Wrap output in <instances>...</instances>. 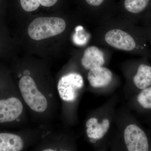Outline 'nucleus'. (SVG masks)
Listing matches in <instances>:
<instances>
[{
  "mask_svg": "<svg viewBox=\"0 0 151 151\" xmlns=\"http://www.w3.org/2000/svg\"><path fill=\"white\" fill-rule=\"evenodd\" d=\"M66 23L59 17H38L31 23L28 28L29 35L32 39L40 40L63 32Z\"/></svg>",
  "mask_w": 151,
  "mask_h": 151,
  "instance_id": "nucleus-1",
  "label": "nucleus"
},
{
  "mask_svg": "<svg viewBox=\"0 0 151 151\" xmlns=\"http://www.w3.org/2000/svg\"><path fill=\"white\" fill-rule=\"evenodd\" d=\"M19 88L25 103L33 111L42 113L47 106L46 97L39 90L35 81L30 76H25L21 78Z\"/></svg>",
  "mask_w": 151,
  "mask_h": 151,
  "instance_id": "nucleus-2",
  "label": "nucleus"
},
{
  "mask_svg": "<svg viewBox=\"0 0 151 151\" xmlns=\"http://www.w3.org/2000/svg\"><path fill=\"white\" fill-rule=\"evenodd\" d=\"M84 86L83 77L78 73H72L64 76L60 79L58 89L60 98L65 101H73L76 91Z\"/></svg>",
  "mask_w": 151,
  "mask_h": 151,
  "instance_id": "nucleus-3",
  "label": "nucleus"
},
{
  "mask_svg": "<svg viewBox=\"0 0 151 151\" xmlns=\"http://www.w3.org/2000/svg\"><path fill=\"white\" fill-rule=\"evenodd\" d=\"M124 139L129 151H147L149 150L148 139L145 132L134 124L127 126L124 132Z\"/></svg>",
  "mask_w": 151,
  "mask_h": 151,
  "instance_id": "nucleus-4",
  "label": "nucleus"
},
{
  "mask_svg": "<svg viewBox=\"0 0 151 151\" xmlns=\"http://www.w3.org/2000/svg\"><path fill=\"white\" fill-rule=\"evenodd\" d=\"M105 39L108 44L118 49L131 51L136 47V42L132 37L122 30L109 31L106 33Z\"/></svg>",
  "mask_w": 151,
  "mask_h": 151,
  "instance_id": "nucleus-5",
  "label": "nucleus"
},
{
  "mask_svg": "<svg viewBox=\"0 0 151 151\" xmlns=\"http://www.w3.org/2000/svg\"><path fill=\"white\" fill-rule=\"evenodd\" d=\"M23 106L16 97L0 100V123L12 122L21 115Z\"/></svg>",
  "mask_w": 151,
  "mask_h": 151,
  "instance_id": "nucleus-6",
  "label": "nucleus"
},
{
  "mask_svg": "<svg viewBox=\"0 0 151 151\" xmlns=\"http://www.w3.org/2000/svg\"><path fill=\"white\" fill-rule=\"evenodd\" d=\"M112 78L113 74L111 70L102 66L90 69L87 77L90 85L94 88L108 86Z\"/></svg>",
  "mask_w": 151,
  "mask_h": 151,
  "instance_id": "nucleus-7",
  "label": "nucleus"
},
{
  "mask_svg": "<svg viewBox=\"0 0 151 151\" xmlns=\"http://www.w3.org/2000/svg\"><path fill=\"white\" fill-rule=\"evenodd\" d=\"M105 61L103 52L94 46L89 47L85 50L81 60L82 65L89 70L103 66Z\"/></svg>",
  "mask_w": 151,
  "mask_h": 151,
  "instance_id": "nucleus-8",
  "label": "nucleus"
},
{
  "mask_svg": "<svg viewBox=\"0 0 151 151\" xmlns=\"http://www.w3.org/2000/svg\"><path fill=\"white\" fill-rule=\"evenodd\" d=\"M24 143L19 136L9 133H0V151H20Z\"/></svg>",
  "mask_w": 151,
  "mask_h": 151,
  "instance_id": "nucleus-9",
  "label": "nucleus"
},
{
  "mask_svg": "<svg viewBox=\"0 0 151 151\" xmlns=\"http://www.w3.org/2000/svg\"><path fill=\"white\" fill-rule=\"evenodd\" d=\"M135 85L139 89H145L151 85V66L141 64L134 77Z\"/></svg>",
  "mask_w": 151,
  "mask_h": 151,
  "instance_id": "nucleus-10",
  "label": "nucleus"
},
{
  "mask_svg": "<svg viewBox=\"0 0 151 151\" xmlns=\"http://www.w3.org/2000/svg\"><path fill=\"white\" fill-rule=\"evenodd\" d=\"M150 0H124V6L128 12L138 14L145 9Z\"/></svg>",
  "mask_w": 151,
  "mask_h": 151,
  "instance_id": "nucleus-11",
  "label": "nucleus"
},
{
  "mask_svg": "<svg viewBox=\"0 0 151 151\" xmlns=\"http://www.w3.org/2000/svg\"><path fill=\"white\" fill-rule=\"evenodd\" d=\"M140 105L146 109H151V86L143 89L137 97Z\"/></svg>",
  "mask_w": 151,
  "mask_h": 151,
  "instance_id": "nucleus-12",
  "label": "nucleus"
},
{
  "mask_svg": "<svg viewBox=\"0 0 151 151\" xmlns=\"http://www.w3.org/2000/svg\"><path fill=\"white\" fill-rule=\"evenodd\" d=\"M76 32L73 35V40L74 42L78 45H84L87 43L89 38V35L84 32L83 27L78 26L76 29Z\"/></svg>",
  "mask_w": 151,
  "mask_h": 151,
  "instance_id": "nucleus-13",
  "label": "nucleus"
},
{
  "mask_svg": "<svg viewBox=\"0 0 151 151\" xmlns=\"http://www.w3.org/2000/svg\"><path fill=\"white\" fill-rule=\"evenodd\" d=\"M20 3L23 9L27 12L36 10L40 5L38 0H20Z\"/></svg>",
  "mask_w": 151,
  "mask_h": 151,
  "instance_id": "nucleus-14",
  "label": "nucleus"
},
{
  "mask_svg": "<svg viewBox=\"0 0 151 151\" xmlns=\"http://www.w3.org/2000/svg\"><path fill=\"white\" fill-rule=\"evenodd\" d=\"M38 1L42 6L48 7L55 4L58 0H38Z\"/></svg>",
  "mask_w": 151,
  "mask_h": 151,
  "instance_id": "nucleus-15",
  "label": "nucleus"
},
{
  "mask_svg": "<svg viewBox=\"0 0 151 151\" xmlns=\"http://www.w3.org/2000/svg\"><path fill=\"white\" fill-rule=\"evenodd\" d=\"M86 3L90 5L98 6L101 5L105 0H85Z\"/></svg>",
  "mask_w": 151,
  "mask_h": 151,
  "instance_id": "nucleus-16",
  "label": "nucleus"
},
{
  "mask_svg": "<svg viewBox=\"0 0 151 151\" xmlns=\"http://www.w3.org/2000/svg\"><path fill=\"white\" fill-rule=\"evenodd\" d=\"M98 123L97 119L95 118H91L89 119L86 123V127L87 128L93 127Z\"/></svg>",
  "mask_w": 151,
  "mask_h": 151,
  "instance_id": "nucleus-17",
  "label": "nucleus"
},
{
  "mask_svg": "<svg viewBox=\"0 0 151 151\" xmlns=\"http://www.w3.org/2000/svg\"><path fill=\"white\" fill-rule=\"evenodd\" d=\"M102 126L105 132L107 133L110 127V123L109 120L107 119H104L102 122Z\"/></svg>",
  "mask_w": 151,
  "mask_h": 151,
  "instance_id": "nucleus-18",
  "label": "nucleus"
},
{
  "mask_svg": "<svg viewBox=\"0 0 151 151\" xmlns=\"http://www.w3.org/2000/svg\"><path fill=\"white\" fill-rule=\"evenodd\" d=\"M44 151H54V150H52V149H46L45 150H44Z\"/></svg>",
  "mask_w": 151,
  "mask_h": 151,
  "instance_id": "nucleus-19",
  "label": "nucleus"
}]
</instances>
